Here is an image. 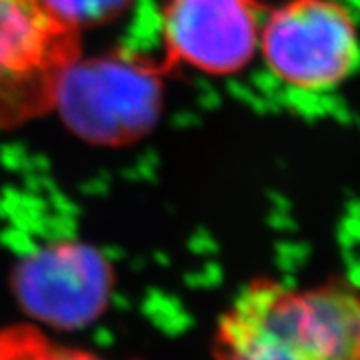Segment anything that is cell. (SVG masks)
<instances>
[{"instance_id": "52a82bcc", "label": "cell", "mask_w": 360, "mask_h": 360, "mask_svg": "<svg viewBox=\"0 0 360 360\" xmlns=\"http://www.w3.org/2000/svg\"><path fill=\"white\" fill-rule=\"evenodd\" d=\"M214 356L217 360H307L236 300L220 319Z\"/></svg>"}, {"instance_id": "3957f363", "label": "cell", "mask_w": 360, "mask_h": 360, "mask_svg": "<svg viewBox=\"0 0 360 360\" xmlns=\"http://www.w3.org/2000/svg\"><path fill=\"white\" fill-rule=\"evenodd\" d=\"M78 56V30L49 13L42 0H0V129L52 108Z\"/></svg>"}, {"instance_id": "5b68a950", "label": "cell", "mask_w": 360, "mask_h": 360, "mask_svg": "<svg viewBox=\"0 0 360 360\" xmlns=\"http://www.w3.org/2000/svg\"><path fill=\"white\" fill-rule=\"evenodd\" d=\"M262 25L260 0H167L160 16L162 65L231 77L252 63Z\"/></svg>"}, {"instance_id": "9c48e42d", "label": "cell", "mask_w": 360, "mask_h": 360, "mask_svg": "<svg viewBox=\"0 0 360 360\" xmlns=\"http://www.w3.org/2000/svg\"><path fill=\"white\" fill-rule=\"evenodd\" d=\"M132 0H42V4L60 22L75 30L103 26L129 11Z\"/></svg>"}, {"instance_id": "277c9868", "label": "cell", "mask_w": 360, "mask_h": 360, "mask_svg": "<svg viewBox=\"0 0 360 360\" xmlns=\"http://www.w3.org/2000/svg\"><path fill=\"white\" fill-rule=\"evenodd\" d=\"M236 298L307 360H360V290L347 281L290 288L260 278Z\"/></svg>"}, {"instance_id": "7a4b0ae2", "label": "cell", "mask_w": 360, "mask_h": 360, "mask_svg": "<svg viewBox=\"0 0 360 360\" xmlns=\"http://www.w3.org/2000/svg\"><path fill=\"white\" fill-rule=\"evenodd\" d=\"M270 75L300 92H326L360 68V28L342 0H284L260 25Z\"/></svg>"}, {"instance_id": "6da1fadb", "label": "cell", "mask_w": 360, "mask_h": 360, "mask_svg": "<svg viewBox=\"0 0 360 360\" xmlns=\"http://www.w3.org/2000/svg\"><path fill=\"white\" fill-rule=\"evenodd\" d=\"M162 63L132 51L80 58L60 80L54 106L66 129L98 146H127L150 134L165 98Z\"/></svg>"}, {"instance_id": "ba28073f", "label": "cell", "mask_w": 360, "mask_h": 360, "mask_svg": "<svg viewBox=\"0 0 360 360\" xmlns=\"http://www.w3.org/2000/svg\"><path fill=\"white\" fill-rule=\"evenodd\" d=\"M0 360H106L94 352L66 347L34 326L0 330Z\"/></svg>"}, {"instance_id": "8992f818", "label": "cell", "mask_w": 360, "mask_h": 360, "mask_svg": "<svg viewBox=\"0 0 360 360\" xmlns=\"http://www.w3.org/2000/svg\"><path fill=\"white\" fill-rule=\"evenodd\" d=\"M18 295L34 314L77 324L103 309L110 270L103 257L82 245H56L30 257L18 270Z\"/></svg>"}]
</instances>
